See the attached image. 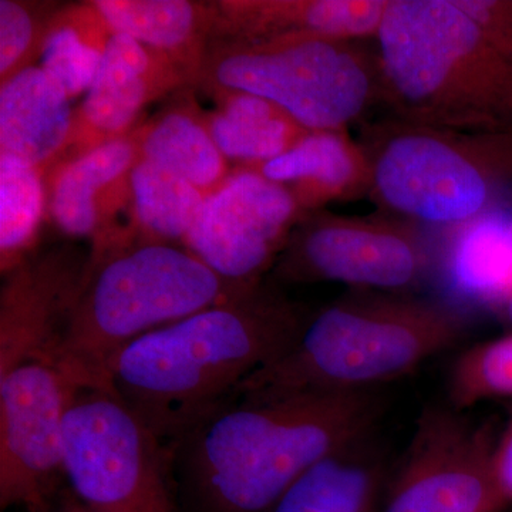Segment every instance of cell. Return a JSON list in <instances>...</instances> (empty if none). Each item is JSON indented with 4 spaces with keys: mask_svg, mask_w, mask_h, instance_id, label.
<instances>
[{
    "mask_svg": "<svg viewBox=\"0 0 512 512\" xmlns=\"http://www.w3.org/2000/svg\"><path fill=\"white\" fill-rule=\"evenodd\" d=\"M306 319L301 306L262 281L131 342L111 366V393L171 456L234 402L249 376L284 355Z\"/></svg>",
    "mask_w": 512,
    "mask_h": 512,
    "instance_id": "6da1fadb",
    "label": "cell"
},
{
    "mask_svg": "<svg viewBox=\"0 0 512 512\" xmlns=\"http://www.w3.org/2000/svg\"><path fill=\"white\" fill-rule=\"evenodd\" d=\"M372 390L235 400L171 454L202 512H268L293 481L339 448L372 433Z\"/></svg>",
    "mask_w": 512,
    "mask_h": 512,
    "instance_id": "7a4b0ae2",
    "label": "cell"
},
{
    "mask_svg": "<svg viewBox=\"0 0 512 512\" xmlns=\"http://www.w3.org/2000/svg\"><path fill=\"white\" fill-rule=\"evenodd\" d=\"M375 42L380 103L390 116L512 133V56L456 0H387Z\"/></svg>",
    "mask_w": 512,
    "mask_h": 512,
    "instance_id": "3957f363",
    "label": "cell"
},
{
    "mask_svg": "<svg viewBox=\"0 0 512 512\" xmlns=\"http://www.w3.org/2000/svg\"><path fill=\"white\" fill-rule=\"evenodd\" d=\"M467 329V316L451 303L356 291L308 316L284 355L249 376L234 402L366 392L454 348Z\"/></svg>",
    "mask_w": 512,
    "mask_h": 512,
    "instance_id": "277c9868",
    "label": "cell"
},
{
    "mask_svg": "<svg viewBox=\"0 0 512 512\" xmlns=\"http://www.w3.org/2000/svg\"><path fill=\"white\" fill-rule=\"evenodd\" d=\"M245 289L168 242H96L63 332L64 375L79 390L111 392V366L131 342Z\"/></svg>",
    "mask_w": 512,
    "mask_h": 512,
    "instance_id": "5b68a950",
    "label": "cell"
},
{
    "mask_svg": "<svg viewBox=\"0 0 512 512\" xmlns=\"http://www.w3.org/2000/svg\"><path fill=\"white\" fill-rule=\"evenodd\" d=\"M369 197L403 220L460 228L497 205L512 183V133H467L386 114L359 140Z\"/></svg>",
    "mask_w": 512,
    "mask_h": 512,
    "instance_id": "8992f818",
    "label": "cell"
},
{
    "mask_svg": "<svg viewBox=\"0 0 512 512\" xmlns=\"http://www.w3.org/2000/svg\"><path fill=\"white\" fill-rule=\"evenodd\" d=\"M363 40L292 36L210 43L198 82L272 101L309 131L348 130L380 103L376 53Z\"/></svg>",
    "mask_w": 512,
    "mask_h": 512,
    "instance_id": "52a82bcc",
    "label": "cell"
},
{
    "mask_svg": "<svg viewBox=\"0 0 512 512\" xmlns=\"http://www.w3.org/2000/svg\"><path fill=\"white\" fill-rule=\"evenodd\" d=\"M171 456L143 421L106 390L76 393L63 424L70 493L92 512H177Z\"/></svg>",
    "mask_w": 512,
    "mask_h": 512,
    "instance_id": "ba28073f",
    "label": "cell"
},
{
    "mask_svg": "<svg viewBox=\"0 0 512 512\" xmlns=\"http://www.w3.org/2000/svg\"><path fill=\"white\" fill-rule=\"evenodd\" d=\"M79 392L53 357L0 352V505L46 512L64 477L63 424Z\"/></svg>",
    "mask_w": 512,
    "mask_h": 512,
    "instance_id": "9c48e42d",
    "label": "cell"
},
{
    "mask_svg": "<svg viewBox=\"0 0 512 512\" xmlns=\"http://www.w3.org/2000/svg\"><path fill=\"white\" fill-rule=\"evenodd\" d=\"M429 268L410 225L383 217L306 214L274 266L278 282H339L355 291L403 293Z\"/></svg>",
    "mask_w": 512,
    "mask_h": 512,
    "instance_id": "30bf717a",
    "label": "cell"
},
{
    "mask_svg": "<svg viewBox=\"0 0 512 512\" xmlns=\"http://www.w3.org/2000/svg\"><path fill=\"white\" fill-rule=\"evenodd\" d=\"M497 439L453 407L430 406L380 512H501L493 477Z\"/></svg>",
    "mask_w": 512,
    "mask_h": 512,
    "instance_id": "8fae6325",
    "label": "cell"
},
{
    "mask_svg": "<svg viewBox=\"0 0 512 512\" xmlns=\"http://www.w3.org/2000/svg\"><path fill=\"white\" fill-rule=\"evenodd\" d=\"M305 212L285 185L237 167L205 198L183 244L228 284L258 285Z\"/></svg>",
    "mask_w": 512,
    "mask_h": 512,
    "instance_id": "7c38bea8",
    "label": "cell"
},
{
    "mask_svg": "<svg viewBox=\"0 0 512 512\" xmlns=\"http://www.w3.org/2000/svg\"><path fill=\"white\" fill-rule=\"evenodd\" d=\"M187 83L190 80L170 57L130 36L110 33L99 73L76 110L72 138L62 158L128 136L143 107Z\"/></svg>",
    "mask_w": 512,
    "mask_h": 512,
    "instance_id": "4fadbf2b",
    "label": "cell"
},
{
    "mask_svg": "<svg viewBox=\"0 0 512 512\" xmlns=\"http://www.w3.org/2000/svg\"><path fill=\"white\" fill-rule=\"evenodd\" d=\"M210 43L292 36L375 39L387 0H229L212 3Z\"/></svg>",
    "mask_w": 512,
    "mask_h": 512,
    "instance_id": "5bb4252c",
    "label": "cell"
},
{
    "mask_svg": "<svg viewBox=\"0 0 512 512\" xmlns=\"http://www.w3.org/2000/svg\"><path fill=\"white\" fill-rule=\"evenodd\" d=\"M137 160V141L131 131L53 164L45 174L47 211L60 231L74 238L99 237L109 208L123 197Z\"/></svg>",
    "mask_w": 512,
    "mask_h": 512,
    "instance_id": "9a60e30c",
    "label": "cell"
},
{
    "mask_svg": "<svg viewBox=\"0 0 512 512\" xmlns=\"http://www.w3.org/2000/svg\"><path fill=\"white\" fill-rule=\"evenodd\" d=\"M239 167L285 185L305 214L320 211L330 202L365 197L372 183L365 150L348 130L309 131L281 156Z\"/></svg>",
    "mask_w": 512,
    "mask_h": 512,
    "instance_id": "2e32d148",
    "label": "cell"
},
{
    "mask_svg": "<svg viewBox=\"0 0 512 512\" xmlns=\"http://www.w3.org/2000/svg\"><path fill=\"white\" fill-rule=\"evenodd\" d=\"M72 100L39 66L0 86V154L46 171L66 153L72 138Z\"/></svg>",
    "mask_w": 512,
    "mask_h": 512,
    "instance_id": "e0dca14e",
    "label": "cell"
},
{
    "mask_svg": "<svg viewBox=\"0 0 512 512\" xmlns=\"http://www.w3.org/2000/svg\"><path fill=\"white\" fill-rule=\"evenodd\" d=\"M109 33L130 36L170 57L190 82H198L210 46L212 6L190 0L89 2Z\"/></svg>",
    "mask_w": 512,
    "mask_h": 512,
    "instance_id": "ac0fdd59",
    "label": "cell"
},
{
    "mask_svg": "<svg viewBox=\"0 0 512 512\" xmlns=\"http://www.w3.org/2000/svg\"><path fill=\"white\" fill-rule=\"evenodd\" d=\"M387 466L372 431L313 464L268 512H380Z\"/></svg>",
    "mask_w": 512,
    "mask_h": 512,
    "instance_id": "d6986e66",
    "label": "cell"
},
{
    "mask_svg": "<svg viewBox=\"0 0 512 512\" xmlns=\"http://www.w3.org/2000/svg\"><path fill=\"white\" fill-rule=\"evenodd\" d=\"M133 134L138 157L184 178L207 197L232 173L204 116L190 107L163 111Z\"/></svg>",
    "mask_w": 512,
    "mask_h": 512,
    "instance_id": "ffe728a7",
    "label": "cell"
},
{
    "mask_svg": "<svg viewBox=\"0 0 512 512\" xmlns=\"http://www.w3.org/2000/svg\"><path fill=\"white\" fill-rule=\"evenodd\" d=\"M212 94L220 100V110L204 120L227 160L241 165L265 163L309 133L272 101L242 92Z\"/></svg>",
    "mask_w": 512,
    "mask_h": 512,
    "instance_id": "44dd1931",
    "label": "cell"
},
{
    "mask_svg": "<svg viewBox=\"0 0 512 512\" xmlns=\"http://www.w3.org/2000/svg\"><path fill=\"white\" fill-rule=\"evenodd\" d=\"M457 231L450 275L466 295L498 312L512 292V212L495 205Z\"/></svg>",
    "mask_w": 512,
    "mask_h": 512,
    "instance_id": "7402d4cb",
    "label": "cell"
},
{
    "mask_svg": "<svg viewBox=\"0 0 512 512\" xmlns=\"http://www.w3.org/2000/svg\"><path fill=\"white\" fill-rule=\"evenodd\" d=\"M127 187L134 220L146 239L154 241L183 242L207 198L184 178L140 157Z\"/></svg>",
    "mask_w": 512,
    "mask_h": 512,
    "instance_id": "603a6c76",
    "label": "cell"
},
{
    "mask_svg": "<svg viewBox=\"0 0 512 512\" xmlns=\"http://www.w3.org/2000/svg\"><path fill=\"white\" fill-rule=\"evenodd\" d=\"M109 36L89 3L60 10L50 23L39 67L74 100L96 79Z\"/></svg>",
    "mask_w": 512,
    "mask_h": 512,
    "instance_id": "cb8c5ba5",
    "label": "cell"
},
{
    "mask_svg": "<svg viewBox=\"0 0 512 512\" xmlns=\"http://www.w3.org/2000/svg\"><path fill=\"white\" fill-rule=\"evenodd\" d=\"M47 210L45 171L0 154V262L3 274L28 259Z\"/></svg>",
    "mask_w": 512,
    "mask_h": 512,
    "instance_id": "d4e9b609",
    "label": "cell"
},
{
    "mask_svg": "<svg viewBox=\"0 0 512 512\" xmlns=\"http://www.w3.org/2000/svg\"><path fill=\"white\" fill-rule=\"evenodd\" d=\"M448 397L460 412L485 400L512 399V333L463 350L451 366Z\"/></svg>",
    "mask_w": 512,
    "mask_h": 512,
    "instance_id": "484cf974",
    "label": "cell"
},
{
    "mask_svg": "<svg viewBox=\"0 0 512 512\" xmlns=\"http://www.w3.org/2000/svg\"><path fill=\"white\" fill-rule=\"evenodd\" d=\"M20 0H0V86L40 59L53 16Z\"/></svg>",
    "mask_w": 512,
    "mask_h": 512,
    "instance_id": "4316f807",
    "label": "cell"
},
{
    "mask_svg": "<svg viewBox=\"0 0 512 512\" xmlns=\"http://www.w3.org/2000/svg\"><path fill=\"white\" fill-rule=\"evenodd\" d=\"M501 49L512 56V0H456Z\"/></svg>",
    "mask_w": 512,
    "mask_h": 512,
    "instance_id": "83f0119b",
    "label": "cell"
},
{
    "mask_svg": "<svg viewBox=\"0 0 512 512\" xmlns=\"http://www.w3.org/2000/svg\"><path fill=\"white\" fill-rule=\"evenodd\" d=\"M493 477L498 495L507 508L512 504V420L495 443Z\"/></svg>",
    "mask_w": 512,
    "mask_h": 512,
    "instance_id": "f1b7e54d",
    "label": "cell"
},
{
    "mask_svg": "<svg viewBox=\"0 0 512 512\" xmlns=\"http://www.w3.org/2000/svg\"><path fill=\"white\" fill-rule=\"evenodd\" d=\"M53 512H92L89 510V508L86 507V505H83L80 503L79 500H77L76 497L72 493H67L64 495V498L62 501H60V504L57 505V508Z\"/></svg>",
    "mask_w": 512,
    "mask_h": 512,
    "instance_id": "f546056e",
    "label": "cell"
},
{
    "mask_svg": "<svg viewBox=\"0 0 512 512\" xmlns=\"http://www.w3.org/2000/svg\"><path fill=\"white\" fill-rule=\"evenodd\" d=\"M497 313L504 319L505 323L512 326V292L510 296L505 299V302L501 305V308L498 309Z\"/></svg>",
    "mask_w": 512,
    "mask_h": 512,
    "instance_id": "4dcf8cb0",
    "label": "cell"
}]
</instances>
